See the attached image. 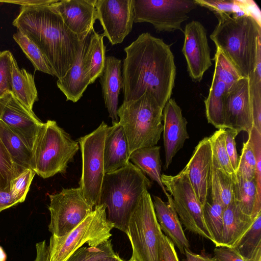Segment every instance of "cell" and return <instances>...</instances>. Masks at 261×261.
<instances>
[{
  "label": "cell",
  "instance_id": "cell-27",
  "mask_svg": "<svg viewBox=\"0 0 261 261\" xmlns=\"http://www.w3.org/2000/svg\"><path fill=\"white\" fill-rule=\"evenodd\" d=\"M160 146H152L137 149L129 156L135 166L147 174L152 180L156 181L167 197V193L161 180V160Z\"/></svg>",
  "mask_w": 261,
  "mask_h": 261
},
{
  "label": "cell",
  "instance_id": "cell-41",
  "mask_svg": "<svg viewBox=\"0 0 261 261\" xmlns=\"http://www.w3.org/2000/svg\"><path fill=\"white\" fill-rule=\"evenodd\" d=\"M247 140L255 158L254 180L256 189V204L258 207L261 209V133L253 127L248 133Z\"/></svg>",
  "mask_w": 261,
  "mask_h": 261
},
{
  "label": "cell",
  "instance_id": "cell-47",
  "mask_svg": "<svg viewBox=\"0 0 261 261\" xmlns=\"http://www.w3.org/2000/svg\"><path fill=\"white\" fill-rule=\"evenodd\" d=\"M162 252L163 261H179L175 246L163 233L162 238Z\"/></svg>",
  "mask_w": 261,
  "mask_h": 261
},
{
  "label": "cell",
  "instance_id": "cell-34",
  "mask_svg": "<svg viewBox=\"0 0 261 261\" xmlns=\"http://www.w3.org/2000/svg\"><path fill=\"white\" fill-rule=\"evenodd\" d=\"M248 78L253 127L261 133V47L254 70Z\"/></svg>",
  "mask_w": 261,
  "mask_h": 261
},
{
  "label": "cell",
  "instance_id": "cell-43",
  "mask_svg": "<svg viewBox=\"0 0 261 261\" xmlns=\"http://www.w3.org/2000/svg\"><path fill=\"white\" fill-rule=\"evenodd\" d=\"M255 165V156L247 140L243 143L236 175L248 180L254 179Z\"/></svg>",
  "mask_w": 261,
  "mask_h": 261
},
{
  "label": "cell",
  "instance_id": "cell-16",
  "mask_svg": "<svg viewBox=\"0 0 261 261\" xmlns=\"http://www.w3.org/2000/svg\"><path fill=\"white\" fill-rule=\"evenodd\" d=\"M253 127L248 77H242L226 94L224 101V129L238 134H248Z\"/></svg>",
  "mask_w": 261,
  "mask_h": 261
},
{
  "label": "cell",
  "instance_id": "cell-30",
  "mask_svg": "<svg viewBox=\"0 0 261 261\" xmlns=\"http://www.w3.org/2000/svg\"><path fill=\"white\" fill-rule=\"evenodd\" d=\"M104 36L93 30L89 35V43L85 57V68L93 84L103 73L106 62V49L103 42Z\"/></svg>",
  "mask_w": 261,
  "mask_h": 261
},
{
  "label": "cell",
  "instance_id": "cell-22",
  "mask_svg": "<svg viewBox=\"0 0 261 261\" xmlns=\"http://www.w3.org/2000/svg\"><path fill=\"white\" fill-rule=\"evenodd\" d=\"M127 140L119 122L109 126L104 144L103 158L105 173L126 166L129 162Z\"/></svg>",
  "mask_w": 261,
  "mask_h": 261
},
{
  "label": "cell",
  "instance_id": "cell-19",
  "mask_svg": "<svg viewBox=\"0 0 261 261\" xmlns=\"http://www.w3.org/2000/svg\"><path fill=\"white\" fill-rule=\"evenodd\" d=\"M212 163L210 139L205 137L195 147L190 160L185 166L192 186L202 206L208 197Z\"/></svg>",
  "mask_w": 261,
  "mask_h": 261
},
{
  "label": "cell",
  "instance_id": "cell-48",
  "mask_svg": "<svg viewBox=\"0 0 261 261\" xmlns=\"http://www.w3.org/2000/svg\"><path fill=\"white\" fill-rule=\"evenodd\" d=\"M58 0H20V1H0L1 3H6L20 5L21 7H31L51 5Z\"/></svg>",
  "mask_w": 261,
  "mask_h": 261
},
{
  "label": "cell",
  "instance_id": "cell-42",
  "mask_svg": "<svg viewBox=\"0 0 261 261\" xmlns=\"http://www.w3.org/2000/svg\"><path fill=\"white\" fill-rule=\"evenodd\" d=\"M35 174L31 168H25L12 181L10 192L18 203L25 200Z\"/></svg>",
  "mask_w": 261,
  "mask_h": 261
},
{
  "label": "cell",
  "instance_id": "cell-37",
  "mask_svg": "<svg viewBox=\"0 0 261 261\" xmlns=\"http://www.w3.org/2000/svg\"><path fill=\"white\" fill-rule=\"evenodd\" d=\"M211 178L224 208L234 200L235 182L218 165L213 157Z\"/></svg>",
  "mask_w": 261,
  "mask_h": 261
},
{
  "label": "cell",
  "instance_id": "cell-45",
  "mask_svg": "<svg viewBox=\"0 0 261 261\" xmlns=\"http://www.w3.org/2000/svg\"><path fill=\"white\" fill-rule=\"evenodd\" d=\"M238 134L230 129H225V147L231 166L237 172L239 158L238 155L235 138Z\"/></svg>",
  "mask_w": 261,
  "mask_h": 261
},
{
  "label": "cell",
  "instance_id": "cell-9",
  "mask_svg": "<svg viewBox=\"0 0 261 261\" xmlns=\"http://www.w3.org/2000/svg\"><path fill=\"white\" fill-rule=\"evenodd\" d=\"M109 126L102 121L91 133L78 139L82 158V173L79 182L83 195L94 207L100 204L105 175L103 149Z\"/></svg>",
  "mask_w": 261,
  "mask_h": 261
},
{
  "label": "cell",
  "instance_id": "cell-36",
  "mask_svg": "<svg viewBox=\"0 0 261 261\" xmlns=\"http://www.w3.org/2000/svg\"><path fill=\"white\" fill-rule=\"evenodd\" d=\"M209 139L213 158L220 168L236 182V173L231 166L225 147V129L215 131Z\"/></svg>",
  "mask_w": 261,
  "mask_h": 261
},
{
  "label": "cell",
  "instance_id": "cell-29",
  "mask_svg": "<svg viewBox=\"0 0 261 261\" xmlns=\"http://www.w3.org/2000/svg\"><path fill=\"white\" fill-rule=\"evenodd\" d=\"M229 89L223 82L213 76L209 94L204 100L208 123L218 129H224V101Z\"/></svg>",
  "mask_w": 261,
  "mask_h": 261
},
{
  "label": "cell",
  "instance_id": "cell-17",
  "mask_svg": "<svg viewBox=\"0 0 261 261\" xmlns=\"http://www.w3.org/2000/svg\"><path fill=\"white\" fill-rule=\"evenodd\" d=\"M96 0H58L50 6L66 27L84 40L94 30L97 19Z\"/></svg>",
  "mask_w": 261,
  "mask_h": 261
},
{
  "label": "cell",
  "instance_id": "cell-32",
  "mask_svg": "<svg viewBox=\"0 0 261 261\" xmlns=\"http://www.w3.org/2000/svg\"><path fill=\"white\" fill-rule=\"evenodd\" d=\"M233 248L246 261H261V212Z\"/></svg>",
  "mask_w": 261,
  "mask_h": 261
},
{
  "label": "cell",
  "instance_id": "cell-53",
  "mask_svg": "<svg viewBox=\"0 0 261 261\" xmlns=\"http://www.w3.org/2000/svg\"><path fill=\"white\" fill-rule=\"evenodd\" d=\"M7 254L2 246H0V261H6Z\"/></svg>",
  "mask_w": 261,
  "mask_h": 261
},
{
  "label": "cell",
  "instance_id": "cell-25",
  "mask_svg": "<svg viewBox=\"0 0 261 261\" xmlns=\"http://www.w3.org/2000/svg\"><path fill=\"white\" fill-rule=\"evenodd\" d=\"M11 59V92L18 101L33 112L34 104L38 100L34 76L25 69L19 68L12 54Z\"/></svg>",
  "mask_w": 261,
  "mask_h": 261
},
{
  "label": "cell",
  "instance_id": "cell-2",
  "mask_svg": "<svg viewBox=\"0 0 261 261\" xmlns=\"http://www.w3.org/2000/svg\"><path fill=\"white\" fill-rule=\"evenodd\" d=\"M12 24L38 47L58 79L75 62L83 41L50 5L21 7Z\"/></svg>",
  "mask_w": 261,
  "mask_h": 261
},
{
  "label": "cell",
  "instance_id": "cell-14",
  "mask_svg": "<svg viewBox=\"0 0 261 261\" xmlns=\"http://www.w3.org/2000/svg\"><path fill=\"white\" fill-rule=\"evenodd\" d=\"M0 120L32 150L43 123L8 91L0 97Z\"/></svg>",
  "mask_w": 261,
  "mask_h": 261
},
{
  "label": "cell",
  "instance_id": "cell-50",
  "mask_svg": "<svg viewBox=\"0 0 261 261\" xmlns=\"http://www.w3.org/2000/svg\"><path fill=\"white\" fill-rule=\"evenodd\" d=\"M36 256L34 261H48L49 250L45 241L36 244Z\"/></svg>",
  "mask_w": 261,
  "mask_h": 261
},
{
  "label": "cell",
  "instance_id": "cell-20",
  "mask_svg": "<svg viewBox=\"0 0 261 261\" xmlns=\"http://www.w3.org/2000/svg\"><path fill=\"white\" fill-rule=\"evenodd\" d=\"M168 201L164 202L158 196H153V204L156 217L162 231L180 251L184 254L185 249H189L190 244L183 230L181 223L169 194Z\"/></svg>",
  "mask_w": 261,
  "mask_h": 261
},
{
  "label": "cell",
  "instance_id": "cell-12",
  "mask_svg": "<svg viewBox=\"0 0 261 261\" xmlns=\"http://www.w3.org/2000/svg\"><path fill=\"white\" fill-rule=\"evenodd\" d=\"M48 196L50 214L48 230L56 237H62L70 232L94 208L86 200L80 187L63 189Z\"/></svg>",
  "mask_w": 261,
  "mask_h": 261
},
{
  "label": "cell",
  "instance_id": "cell-26",
  "mask_svg": "<svg viewBox=\"0 0 261 261\" xmlns=\"http://www.w3.org/2000/svg\"><path fill=\"white\" fill-rule=\"evenodd\" d=\"M224 207L215 185L211 177L208 197L203 206V216L206 226L216 247L222 245L223 215Z\"/></svg>",
  "mask_w": 261,
  "mask_h": 261
},
{
  "label": "cell",
  "instance_id": "cell-6",
  "mask_svg": "<svg viewBox=\"0 0 261 261\" xmlns=\"http://www.w3.org/2000/svg\"><path fill=\"white\" fill-rule=\"evenodd\" d=\"M79 149L77 141L55 120L43 123L32 149L31 168L43 178L64 174Z\"/></svg>",
  "mask_w": 261,
  "mask_h": 261
},
{
  "label": "cell",
  "instance_id": "cell-51",
  "mask_svg": "<svg viewBox=\"0 0 261 261\" xmlns=\"http://www.w3.org/2000/svg\"><path fill=\"white\" fill-rule=\"evenodd\" d=\"M184 254L186 256L185 261H214V257L196 254L187 249H185Z\"/></svg>",
  "mask_w": 261,
  "mask_h": 261
},
{
  "label": "cell",
  "instance_id": "cell-1",
  "mask_svg": "<svg viewBox=\"0 0 261 261\" xmlns=\"http://www.w3.org/2000/svg\"><path fill=\"white\" fill-rule=\"evenodd\" d=\"M122 65L123 102L150 93L163 108L171 98L176 76L174 57L168 45L143 33L124 48Z\"/></svg>",
  "mask_w": 261,
  "mask_h": 261
},
{
  "label": "cell",
  "instance_id": "cell-21",
  "mask_svg": "<svg viewBox=\"0 0 261 261\" xmlns=\"http://www.w3.org/2000/svg\"><path fill=\"white\" fill-rule=\"evenodd\" d=\"M122 61L113 56L106 57L104 70L99 77L102 95L112 124L119 122L118 96L122 88Z\"/></svg>",
  "mask_w": 261,
  "mask_h": 261
},
{
  "label": "cell",
  "instance_id": "cell-40",
  "mask_svg": "<svg viewBox=\"0 0 261 261\" xmlns=\"http://www.w3.org/2000/svg\"><path fill=\"white\" fill-rule=\"evenodd\" d=\"M111 239L95 247L80 248L66 261H97L115 254Z\"/></svg>",
  "mask_w": 261,
  "mask_h": 261
},
{
  "label": "cell",
  "instance_id": "cell-38",
  "mask_svg": "<svg viewBox=\"0 0 261 261\" xmlns=\"http://www.w3.org/2000/svg\"><path fill=\"white\" fill-rule=\"evenodd\" d=\"M214 60L215 69L213 76L223 82L229 88L243 77L235 66L218 48L216 49Z\"/></svg>",
  "mask_w": 261,
  "mask_h": 261
},
{
  "label": "cell",
  "instance_id": "cell-18",
  "mask_svg": "<svg viewBox=\"0 0 261 261\" xmlns=\"http://www.w3.org/2000/svg\"><path fill=\"white\" fill-rule=\"evenodd\" d=\"M163 139L165 152V170H167L176 153L189 138L188 122L175 100L170 98L163 111Z\"/></svg>",
  "mask_w": 261,
  "mask_h": 261
},
{
  "label": "cell",
  "instance_id": "cell-31",
  "mask_svg": "<svg viewBox=\"0 0 261 261\" xmlns=\"http://www.w3.org/2000/svg\"><path fill=\"white\" fill-rule=\"evenodd\" d=\"M0 139L17 166L31 168L32 151L22 140L0 120Z\"/></svg>",
  "mask_w": 261,
  "mask_h": 261
},
{
  "label": "cell",
  "instance_id": "cell-28",
  "mask_svg": "<svg viewBox=\"0 0 261 261\" xmlns=\"http://www.w3.org/2000/svg\"><path fill=\"white\" fill-rule=\"evenodd\" d=\"M196 4L204 7L216 14H225L233 17L252 16L261 20L260 11L253 1L195 0Z\"/></svg>",
  "mask_w": 261,
  "mask_h": 261
},
{
  "label": "cell",
  "instance_id": "cell-46",
  "mask_svg": "<svg viewBox=\"0 0 261 261\" xmlns=\"http://www.w3.org/2000/svg\"><path fill=\"white\" fill-rule=\"evenodd\" d=\"M214 254L216 261H246L234 248L226 246L216 247Z\"/></svg>",
  "mask_w": 261,
  "mask_h": 261
},
{
  "label": "cell",
  "instance_id": "cell-39",
  "mask_svg": "<svg viewBox=\"0 0 261 261\" xmlns=\"http://www.w3.org/2000/svg\"><path fill=\"white\" fill-rule=\"evenodd\" d=\"M22 171L14 163L0 139V190L10 192L12 181Z\"/></svg>",
  "mask_w": 261,
  "mask_h": 261
},
{
  "label": "cell",
  "instance_id": "cell-3",
  "mask_svg": "<svg viewBox=\"0 0 261 261\" xmlns=\"http://www.w3.org/2000/svg\"><path fill=\"white\" fill-rule=\"evenodd\" d=\"M215 15L218 23L210 38L242 76L248 77L254 70L257 51L261 47V20L250 15Z\"/></svg>",
  "mask_w": 261,
  "mask_h": 261
},
{
  "label": "cell",
  "instance_id": "cell-54",
  "mask_svg": "<svg viewBox=\"0 0 261 261\" xmlns=\"http://www.w3.org/2000/svg\"><path fill=\"white\" fill-rule=\"evenodd\" d=\"M125 261H126V260H125ZM126 261H138V260L136 258H135L134 257L132 256L129 260H126Z\"/></svg>",
  "mask_w": 261,
  "mask_h": 261
},
{
  "label": "cell",
  "instance_id": "cell-55",
  "mask_svg": "<svg viewBox=\"0 0 261 261\" xmlns=\"http://www.w3.org/2000/svg\"><path fill=\"white\" fill-rule=\"evenodd\" d=\"M214 261H216L215 259H214Z\"/></svg>",
  "mask_w": 261,
  "mask_h": 261
},
{
  "label": "cell",
  "instance_id": "cell-24",
  "mask_svg": "<svg viewBox=\"0 0 261 261\" xmlns=\"http://www.w3.org/2000/svg\"><path fill=\"white\" fill-rule=\"evenodd\" d=\"M254 219L244 213L234 200L232 201L223 211L222 245L233 248Z\"/></svg>",
  "mask_w": 261,
  "mask_h": 261
},
{
  "label": "cell",
  "instance_id": "cell-11",
  "mask_svg": "<svg viewBox=\"0 0 261 261\" xmlns=\"http://www.w3.org/2000/svg\"><path fill=\"white\" fill-rule=\"evenodd\" d=\"M197 6L195 0H134V22H148L157 32L182 31L181 23Z\"/></svg>",
  "mask_w": 261,
  "mask_h": 261
},
{
  "label": "cell",
  "instance_id": "cell-7",
  "mask_svg": "<svg viewBox=\"0 0 261 261\" xmlns=\"http://www.w3.org/2000/svg\"><path fill=\"white\" fill-rule=\"evenodd\" d=\"M130 242L133 257L138 261H163V232L153 201L145 190L129 218L125 233Z\"/></svg>",
  "mask_w": 261,
  "mask_h": 261
},
{
  "label": "cell",
  "instance_id": "cell-8",
  "mask_svg": "<svg viewBox=\"0 0 261 261\" xmlns=\"http://www.w3.org/2000/svg\"><path fill=\"white\" fill-rule=\"evenodd\" d=\"M114 225L107 219L106 206L99 204L65 235L51 236L48 246V261H66L84 244L95 247L110 239Z\"/></svg>",
  "mask_w": 261,
  "mask_h": 261
},
{
  "label": "cell",
  "instance_id": "cell-15",
  "mask_svg": "<svg viewBox=\"0 0 261 261\" xmlns=\"http://www.w3.org/2000/svg\"><path fill=\"white\" fill-rule=\"evenodd\" d=\"M184 33L182 52L189 74L194 82H200L212 65L206 30L200 22L193 20L186 24Z\"/></svg>",
  "mask_w": 261,
  "mask_h": 261
},
{
  "label": "cell",
  "instance_id": "cell-35",
  "mask_svg": "<svg viewBox=\"0 0 261 261\" xmlns=\"http://www.w3.org/2000/svg\"><path fill=\"white\" fill-rule=\"evenodd\" d=\"M13 38L31 62L35 70L55 75L49 63L33 41L19 30L13 34Z\"/></svg>",
  "mask_w": 261,
  "mask_h": 261
},
{
  "label": "cell",
  "instance_id": "cell-5",
  "mask_svg": "<svg viewBox=\"0 0 261 261\" xmlns=\"http://www.w3.org/2000/svg\"><path fill=\"white\" fill-rule=\"evenodd\" d=\"M163 109L148 91L118 108V122L124 130L130 154L137 149L157 144L163 131Z\"/></svg>",
  "mask_w": 261,
  "mask_h": 261
},
{
  "label": "cell",
  "instance_id": "cell-33",
  "mask_svg": "<svg viewBox=\"0 0 261 261\" xmlns=\"http://www.w3.org/2000/svg\"><path fill=\"white\" fill-rule=\"evenodd\" d=\"M237 175L234 183V200L242 212L254 219L261 212L256 204V189L254 179L248 180Z\"/></svg>",
  "mask_w": 261,
  "mask_h": 261
},
{
  "label": "cell",
  "instance_id": "cell-49",
  "mask_svg": "<svg viewBox=\"0 0 261 261\" xmlns=\"http://www.w3.org/2000/svg\"><path fill=\"white\" fill-rule=\"evenodd\" d=\"M18 203L12 197L10 192H6L0 190V212Z\"/></svg>",
  "mask_w": 261,
  "mask_h": 261
},
{
  "label": "cell",
  "instance_id": "cell-4",
  "mask_svg": "<svg viewBox=\"0 0 261 261\" xmlns=\"http://www.w3.org/2000/svg\"><path fill=\"white\" fill-rule=\"evenodd\" d=\"M151 182L131 162L125 167L106 173L102 185L100 204L108 210V220L125 233L131 214L143 192Z\"/></svg>",
  "mask_w": 261,
  "mask_h": 261
},
{
  "label": "cell",
  "instance_id": "cell-52",
  "mask_svg": "<svg viewBox=\"0 0 261 261\" xmlns=\"http://www.w3.org/2000/svg\"><path fill=\"white\" fill-rule=\"evenodd\" d=\"M97 261H125L123 260L118 255V253H115V254L101 258Z\"/></svg>",
  "mask_w": 261,
  "mask_h": 261
},
{
  "label": "cell",
  "instance_id": "cell-23",
  "mask_svg": "<svg viewBox=\"0 0 261 261\" xmlns=\"http://www.w3.org/2000/svg\"><path fill=\"white\" fill-rule=\"evenodd\" d=\"M89 35L84 39L82 49L74 64L66 75L62 79H58L57 82L58 88L65 95L66 100H70L73 102H77L82 97L90 84L85 68V57Z\"/></svg>",
  "mask_w": 261,
  "mask_h": 261
},
{
  "label": "cell",
  "instance_id": "cell-10",
  "mask_svg": "<svg viewBox=\"0 0 261 261\" xmlns=\"http://www.w3.org/2000/svg\"><path fill=\"white\" fill-rule=\"evenodd\" d=\"M161 178L172 198L181 223L190 232L213 243L204 221L203 206L194 191L185 167L176 175L161 174Z\"/></svg>",
  "mask_w": 261,
  "mask_h": 261
},
{
  "label": "cell",
  "instance_id": "cell-44",
  "mask_svg": "<svg viewBox=\"0 0 261 261\" xmlns=\"http://www.w3.org/2000/svg\"><path fill=\"white\" fill-rule=\"evenodd\" d=\"M12 54L8 50L0 51V97L6 92L11 91L10 68Z\"/></svg>",
  "mask_w": 261,
  "mask_h": 261
},
{
  "label": "cell",
  "instance_id": "cell-13",
  "mask_svg": "<svg viewBox=\"0 0 261 261\" xmlns=\"http://www.w3.org/2000/svg\"><path fill=\"white\" fill-rule=\"evenodd\" d=\"M134 0H96L95 4L104 37L112 45L123 42L133 29Z\"/></svg>",
  "mask_w": 261,
  "mask_h": 261
}]
</instances>
